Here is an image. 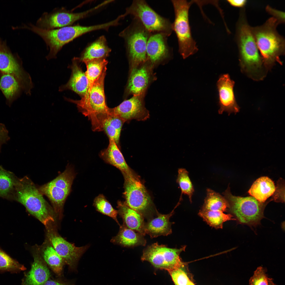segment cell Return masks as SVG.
<instances>
[{
	"instance_id": "6da1fadb",
	"label": "cell",
	"mask_w": 285,
	"mask_h": 285,
	"mask_svg": "<svg viewBox=\"0 0 285 285\" xmlns=\"http://www.w3.org/2000/svg\"><path fill=\"white\" fill-rule=\"evenodd\" d=\"M244 9L241 10L237 22L236 39L241 72L256 80H262L268 71L264 65L253 34L246 19Z\"/></svg>"
},
{
	"instance_id": "7a4b0ae2",
	"label": "cell",
	"mask_w": 285,
	"mask_h": 285,
	"mask_svg": "<svg viewBox=\"0 0 285 285\" xmlns=\"http://www.w3.org/2000/svg\"><path fill=\"white\" fill-rule=\"evenodd\" d=\"M279 24L272 17L262 25L252 27L259 53L265 68L268 71L277 62L282 64L280 57L285 54V39L277 30Z\"/></svg>"
},
{
	"instance_id": "3957f363",
	"label": "cell",
	"mask_w": 285,
	"mask_h": 285,
	"mask_svg": "<svg viewBox=\"0 0 285 285\" xmlns=\"http://www.w3.org/2000/svg\"><path fill=\"white\" fill-rule=\"evenodd\" d=\"M13 200L20 203L45 226L55 222L52 207L44 198L38 186L28 177L18 178Z\"/></svg>"
},
{
	"instance_id": "277c9868",
	"label": "cell",
	"mask_w": 285,
	"mask_h": 285,
	"mask_svg": "<svg viewBox=\"0 0 285 285\" xmlns=\"http://www.w3.org/2000/svg\"><path fill=\"white\" fill-rule=\"evenodd\" d=\"M28 29L40 36L45 42L49 50L46 56V59L49 60L55 58L65 44L86 33L97 30L98 27L97 25L83 26L77 25L46 30L32 24Z\"/></svg>"
},
{
	"instance_id": "5b68a950",
	"label": "cell",
	"mask_w": 285,
	"mask_h": 285,
	"mask_svg": "<svg viewBox=\"0 0 285 285\" xmlns=\"http://www.w3.org/2000/svg\"><path fill=\"white\" fill-rule=\"evenodd\" d=\"M175 19L172 23L173 31L177 36L179 51L183 59L196 53L198 49L191 33L189 19V11L194 1L172 0Z\"/></svg>"
},
{
	"instance_id": "8992f818",
	"label": "cell",
	"mask_w": 285,
	"mask_h": 285,
	"mask_svg": "<svg viewBox=\"0 0 285 285\" xmlns=\"http://www.w3.org/2000/svg\"><path fill=\"white\" fill-rule=\"evenodd\" d=\"M75 174L72 166L68 165L61 173L51 181L38 186L40 193L49 199L56 216L61 219L64 203L71 190Z\"/></svg>"
},
{
	"instance_id": "52a82bcc",
	"label": "cell",
	"mask_w": 285,
	"mask_h": 285,
	"mask_svg": "<svg viewBox=\"0 0 285 285\" xmlns=\"http://www.w3.org/2000/svg\"><path fill=\"white\" fill-rule=\"evenodd\" d=\"M223 194L229 204L227 209L239 222L250 226H255L259 223L264 217L265 205L263 203L252 196L242 197L234 196L231 193L229 186Z\"/></svg>"
},
{
	"instance_id": "ba28073f",
	"label": "cell",
	"mask_w": 285,
	"mask_h": 285,
	"mask_svg": "<svg viewBox=\"0 0 285 285\" xmlns=\"http://www.w3.org/2000/svg\"><path fill=\"white\" fill-rule=\"evenodd\" d=\"M122 174L124 179L125 204L147 220L155 216L157 211H153L150 197L138 178L132 171Z\"/></svg>"
},
{
	"instance_id": "9c48e42d",
	"label": "cell",
	"mask_w": 285,
	"mask_h": 285,
	"mask_svg": "<svg viewBox=\"0 0 285 285\" xmlns=\"http://www.w3.org/2000/svg\"><path fill=\"white\" fill-rule=\"evenodd\" d=\"M151 34L136 17H132L131 23L119 33V36L124 40L129 57L132 63L139 64L147 60L146 45Z\"/></svg>"
},
{
	"instance_id": "30bf717a",
	"label": "cell",
	"mask_w": 285,
	"mask_h": 285,
	"mask_svg": "<svg viewBox=\"0 0 285 285\" xmlns=\"http://www.w3.org/2000/svg\"><path fill=\"white\" fill-rule=\"evenodd\" d=\"M122 15L124 18L129 15L137 18L151 33H162L169 37L173 31L169 20L157 13L144 0H133Z\"/></svg>"
},
{
	"instance_id": "8fae6325",
	"label": "cell",
	"mask_w": 285,
	"mask_h": 285,
	"mask_svg": "<svg viewBox=\"0 0 285 285\" xmlns=\"http://www.w3.org/2000/svg\"><path fill=\"white\" fill-rule=\"evenodd\" d=\"M106 67L94 84L89 93L79 100H74L66 97V101L75 104L79 112L88 117L91 122L98 116L108 112L109 108L105 101L104 81Z\"/></svg>"
},
{
	"instance_id": "7c38bea8",
	"label": "cell",
	"mask_w": 285,
	"mask_h": 285,
	"mask_svg": "<svg viewBox=\"0 0 285 285\" xmlns=\"http://www.w3.org/2000/svg\"><path fill=\"white\" fill-rule=\"evenodd\" d=\"M186 246L179 248H169L157 242L148 246L143 251L141 259L149 262L155 268L168 271L183 268L185 264L180 257Z\"/></svg>"
},
{
	"instance_id": "4fadbf2b",
	"label": "cell",
	"mask_w": 285,
	"mask_h": 285,
	"mask_svg": "<svg viewBox=\"0 0 285 285\" xmlns=\"http://www.w3.org/2000/svg\"><path fill=\"white\" fill-rule=\"evenodd\" d=\"M54 224L45 227L47 239L68 266L69 271L77 273L79 260L89 246L77 247L67 241L58 233Z\"/></svg>"
},
{
	"instance_id": "5bb4252c",
	"label": "cell",
	"mask_w": 285,
	"mask_h": 285,
	"mask_svg": "<svg viewBox=\"0 0 285 285\" xmlns=\"http://www.w3.org/2000/svg\"><path fill=\"white\" fill-rule=\"evenodd\" d=\"M103 7L102 3L86 11L74 13L64 7L56 8L51 12H44L38 18L36 25L43 29L50 30L72 25L76 21L83 19Z\"/></svg>"
},
{
	"instance_id": "9a60e30c",
	"label": "cell",
	"mask_w": 285,
	"mask_h": 285,
	"mask_svg": "<svg viewBox=\"0 0 285 285\" xmlns=\"http://www.w3.org/2000/svg\"><path fill=\"white\" fill-rule=\"evenodd\" d=\"M109 112L120 118L124 123L132 119L144 121L149 117V112L139 96H134L117 107L109 108Z\"/></svg>"
},
{
	"instance_id": "2e32d148",
	"label": "cell",
	"mask_w": 285,
	"mask_h": 285,
	"mask_svg": "<svg viewBox=\"0 0 285 285\" xmlns=\"http://www.w3.org/2000/svg\"><path fill=\"white\" fill-rule=\"evenodd\" d=\"M235 83L228 74L221 76L217 82L220 114L224 112H227L229 115L233 113L236 114L239 111L240 107L236 102L234 92Z\"/></svg>"
},
{
	"instance_id": "e0dca14e",
	"label": "cell",
	"mask_w": 285,
	"mask_h": 285,
	"mask_svg": "<svg viewBox=\"0 0 285 285\" xmlns=\"http://www.w3.org/2000/svg\"><path fill=\"white\" fill-rule=\"evenodd\" d=\"M0 71L14 76L27 92H30L32 84L30 78L24 71L12 55L0 45Z\"/></svg>"
},
{
	"instance_id": "ac0fdd59",
	"label": "cell",
	"mask_w": 285,
	"mask_h": 285,
	"mask_svg": "<svg viewBox=\"0 0 285 285\" xmlns=\"http://www.w3.org/2000/svg\"><path fill=\"white\" fill-rule=\"evenodd\" d=\"M34 261L30 269L25 273L22 285H43L53 277L50 270L42 257L37 247L33 251Z\"/></svg>"
},
{
	"instance_id": "d6986e66",
	"label": "cell",
	"mask_w": 285,
	"mask_h": 285,
	"mask_svg": "<svg viewBox=\"0 0 285 285\" xmlns=\"http://www.w3.org/2000/svg\"><path fill=\"white\" fill-rule=\"evenodd\" d=\"M124 123L120 118L108 112L98 116L91 124L93 131H104L109 139L113 140L118 146Z\"/></svg>"
},
{
	"instance_id": "ffe728a7",
	"label": "cell",
	"mask_w": 285,
	"mask_h": 285,
	"mask_svg": "<svg viewBox=\"0 0 285 285\" xmlns=\"http://www.w3.org/2000/svg\"><path fill=\"white\" fill-rule=\"evenodd\" d=\"M168 36L162 33H151L146 48L147 60L153 63L159 61L167 57L172 51L167 42Z\"/></svg>"
},
{
	"instance_id": "44dd1931",
	"label": "cell",
	"mask_w": 285,
	"mask_h": 285,
	"mask_svg": "<svg viewBox=\"0 0 285 285\" xmlns=\"http://www.w3.org/2000/svg\"><path fill=\"white\" fill-rule=\"evenodd\" d=\"M78 58L74 57L72 60V64L70 68L72 73L69 81L65 84L59 88L60 91L68 90L73 91L83 97L86 94L88 89V82L85 73L79 65Z\"/></svg>"
},
{
	"instance_id": "7402d4cb",
	"label": "cell",
	"mask_w": 285,
	"mask_h": 285,
	"mask_svg": "<svg viewBox=\"0 0 285 285\" xmlns=\"http://www.w3.org/2000/svg\"><path fill=\"white\" fill-rule=\"evenodd\" d=\"M176 206L172 211L167 214H162L157 212L155 215L147 220L145 222L144 231L145 234L151 238L161 236H167L172 233V225L173 222L170 221V218L174 214Z\"/></svg>"
},
{
	"instance_id": "603a6c76",
	"label": "cell",
	"mask_w": 285,
	"mask_h": 285,
	"mask_svg": "<svg viewBox=\"0 0 285 285\" xmlns=\"http://www.w3.org/2000/svg\"><path fill=\"white\" fill-rule=\"evenodd\" d=\"M117 207L118 213L122 218L124 225L144 236L145 235V218L141 214L121 201L117 202Z\"/></svg>"
},
{
	"instance_id": "cb8c5ba5",
	"label": "cell",
	"mask_w": 285,
	"mask_h": 285,
	"mask_svg": "<svg viewBox=\"0 0 285 285\" xmlns=\"http://www.w3.org/2000/svg\"><path fill=\"white\" fill-rule=\"evenodd\" d=\"M42 257L48 267L56 277H63L65 264L62 258L47 239L41 246L37 247Z\"/></svg>"
},
{
	"instance_id": "d4e9b609",
	"label": "cell",
	"mask_w": 285,
	"mask_h": 285,
	"mask_svg": "<svg viewBox=\"0 0 285 285\" xmlns=\"http://www.w3.org/2000/svg\"><path fill=\"white\" fill-rule=\"evenodd\" d=\"M144 236L123 224L120 226L118 234L112 238L111 242L114 244L127 248L145 246L146 240Z\"/></svg>"
},
{
	"instance_id": "484cf974",
	"label": "cell",
	"mask_w": 285,
	"mask_h": 285,
	"mask_svg": "<svg viewBox=\"0 0 285 285\" xmlns=\"http://www.w3.org/2000/svg\"><path fill=\"white\" fill-rule=\"evenodd\" d=\"M109 139L108 147L100 153L102 158L106 162L119 169L122 173L131 172V170L126 163L118 146L113 140Z\"/></svg>"
},
{
	"instance_id": "4316f807",
	"label": "cell",
	"mask_w": 285,
	"mask_h": 285,
	"mask_svg": "<svg viewBox=\"0 0 285 285\" xmlns=\"http://www.w3.org/2000/svg\"><path fill=\"white\" fill-rule=\"evenodd\" d=\"M111 51L106 37L101 36L87 46L78 58L79 62L84 63L94 59L105 58Z\"/></svg>"
},
{
	"instance_id": "83f0119b",
	"label": "cell",
	"mask_w": 285,
	"mask_h": 285,
	"mask_svg": "<svg viewBox=\"0 0 285 285\" xmlns=\"http://www.w3.org/2000/svg\"><path fill=\"white\" fill-rule=\"evenodd\" d=\"M276 189L273 181L267 177L257 179L248 191L252 197L260 202L263 203L274 193Z\"/></svg>"
},
{
	"instance_id": "f1b7e54d",
	"label": "cell",
	"mask_w": 285,
	"mask_h": 285,
	"mask_svg": "<svg viewBox=\"0 0 285 285\" xmlns=\"http://www.w3.org/2000/svg\"><path fill=\"white\" fill-rule=\"evenodd\" d=\"M149 75L145 66L132 69L127 86L128 91L134 96H139L147 87Z\"/></svg>"
},
{
	"instance_id": "f546056e",
	"label": "cell",
	"mask_w": 285,
	"mask_h": 285,
	"mask_svg": "<svg viewBox=\"0 0 285 285\" xmlns=\"http://www.w3.org/2000/svg\"><path fill=\"white\" fill-rule=\"evenodd\" d=\"M229 207L228 202L224 196L210 188L206 190V196L199 211H227Z\"/></svg>"
},
{
	"instance_id": "4dcf8cb0",
	"label": "cell",
	"mask_w": 285,
	"mask_h": 285,
	"mask_svg": "<svg viewBox=\"0 0 285 285\" xmlns=\"http://www.w3.org/2000/svg\"><path fill=\"white\" fill-rule=\"evenodd\" d=\"M18 178L0 166V197L13 200Z\"/></svg>"
},
{
	"instance_id": "1f68e13d",
	"label": "cell",
	"mask_w": 285,
	"mask_h": 285,
	"mask_svg": "<svg viewBox=\"0 0 285 285\" xmlns=\"http://www.w3.org/2000/svg\"><path fill=\"white\" fill-rule=\"evenodd\" d=\"M84 63L86 66L87 70L85 73L88 82V89L86 96L90 92L94 84L102 74L108 61L105 58H101L92 60Z\"/></svg>"
},
{
	"instance_id": "d6a6232c",
	"label": "cell",
	"mask_w": 285,
	"mask_h": 285,
	"mask_svg": "<svg viewBox=\"0 0 285 285\" xmlns=\"http://www.w3.org/2000/svg\"><path fill=\"white\" fill-rule=\"evenodd\" d=\"M198 214L209 225L216 229L222 228L224 223L226 221L236 220L231 214L221 211H199Z\"/></svg>"
},
{
	"instance_id": "836d02e7",
	"label": "cell",
	"mask_w": 285,
	"mask_h": 285,
	"mask_svg": "<svg viewBox=\"0 0 285 285\" xmlns=\"http://www.w3.org/2000/svg\"><path fill=\"white\" fill-rule=\"evenodd\" d=\"M22 86L13 75L4 74L0 79V89L8 100L12 99L19 92Z\"/></svg>"
},
{
	"instance_id": "e575fe53",
	"label": "cell",
	"mask_w": 285,
	"mask_h": 285,
	"mask_svg": "<svg viewBox=\"0 0 285 285\" xmlns=\"http://www.w3.org/2000/svg\"><path fill=\"white\" fill-rule=\"evenodd\" d=\"M177 182L181 191L180 199H182L183 194L187 195L191 203L192 202V197L194 190L193 186L189 175V173L185 169L180 168L178 170Z\"/></svg>"
},
{
	"instance_id": "d590c367",
	"label": "cell",
	"mask_w": 285,
	"mask_h": 285,
	"mask_svg": "<svg viewBox=\"0 0 285 285\" xmlns=\"http://www.w3.org/2000/svg\"><path fill=\"white\" fill-rule=\"evenodd\" d=\"M93 205L97 211L111 217L119 226L121 225L117 218V210L113 208L103 195L99 194L95 198Z\"/></svg>"
},
{
	"instance_id": "8d00e7d4",
	"label": "cell",
	"mask_w": 285,
	"mask_h": 285,
	"mask_svg": "<svg viewBox=\"0 0 285 285\" xmlns=\"http://www.w3.org/2000/svg\"><path fill=\"white\" fill-rule=\"evenodd\" d=\"M26 268L0 250V270L18 272L25 270Z\"/></svg>"
},
{
	"instance_id": "74e56055",
	"label": "cell",
	"mask_w": 285,
	"mask_h": 285,
	"mask_svg": "<svg viewBox=\"0 0 285 285\" xmlns=\"http://www.w3.org/2000/svg\"><path fill=\"white\" fill-rule=\"evenodd\" d=\"M268 277L265 269L262 267H258L250 278L249 285H268Z\"/></svg>"
},
{
	"instance_id": "f35d334b",
	"label": "cell",
	"mask_w": 285,
	"mask_h": 285,
	"mask_svg": "<svg viewBox=\"0 0 285 285\" xmlns=\"http://www.w3.org/2000/svg\"><path fill=\"white\" fill-rule=\"evenodd\" d=\"M183 268L168 271L175 285H188L191 281Z\"/></svg>"
},
{
	"instance_id": "ab89813d",
	"label": "cell",
	"mask_w": 285,
	"mask_h": 285,
	"mask_svg": "<svg viewBox=\"0 0 285 285\" xmlns=\"http://www.w3.org/2000/svg\"><path fill=\"white\" fill-rule=\"evenodd\" d=\"M43 285H75L74 280H68L63 277H53L49 279Z\"/></svg>"
},
{
	"instance_id": "60d3db41",
	"label": "cell",
	"mask_w": 285,
	"mask_h": 285,
	"mask_svg": "<svg viewBox=\"0 0 285 285\" xmlns=\"http://www.w3.org/2000/svg\"><path fill=\"white\" fill-rule=\"evenodd\" d=\"M265 10L267 13L277 20L279 24L285 23L284 12L273 8L268 5L266 6Z\"/></svg>"
},
{
	"instance_id": "b9f144b4",
	"label": "cell",
	"mask_w": 285,
	"mask_h": 285,
	"mask_svg": "<svg viewBox=\"0 0 285 285\" xmlns=\"http://www.w3.org/2000/svg\"><path fill=\"white\" fill-rule=\"evenodd\" d=\"M10 138L8 135V132L5 125L0 123V153L2 145L6 143Z\"/></svg>"
},
{
	"instance_id": "7bdbcfd3",
	"label": "cell",
	"mask_w": 285,
	"mask_h": 285,
	"mask_svg": "<svg viewBox=\"0 0 285 285\" xmlns=\"http://www.w3.org/2000/svg\"><path fill=\"white\" fill-rule=\"evenodd\" d=\"M227 2L231 6L243 8L246 4V0H227Z\"/></svg>"
},
{
	"instance_id": "ee69618b",
	"label": "cell",
	"mask_w": 285,
	"mask_h": 285,
	"mask_svg": "<svg viewBox=\"0 0 285 285\" xmlns=\"http://www.w3.org/2000/svg\"><path fill=\"white\" fill-rule=\"evenodd\" d=\"M268 285H277L273 282L272 279L269 278L268 280Z\"/></svg>"
},
{
	"instance_id": "f6af8a7d",
	"label": "cell",
	"mask_w": 285,
	"mask_h": 285,
	"mask_svg": "<svg viewBox=\"0 0 285 285\" xmlns=\"http://www.w3.org/2000/svg\"><path fill=\"white\" fill-rule=\"evenodd\" d=\"M188 285H195L194 283L191 281L189 282Z\"/></svg>"
}]
</instances>
